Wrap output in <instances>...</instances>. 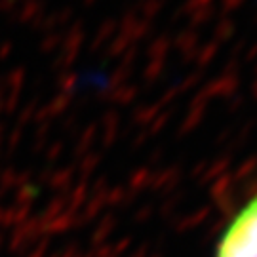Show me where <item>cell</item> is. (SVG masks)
Here are the masks:
<instances>
[{
  "label": "cell",
  "mask_w": 257,
  "mask_h": 257,
  "mask_svg": "<svg viewBox=\"0 0 257 257\" xmlns=\"http://www.w3.org/2000/svg\"><path fill=\"white\" fill-rule=\"evenodd\" d=\"M215 257H257V189L225 225Z\"/></svg>",
  "instance_id": "6da1fadb"
}]
</instances>
